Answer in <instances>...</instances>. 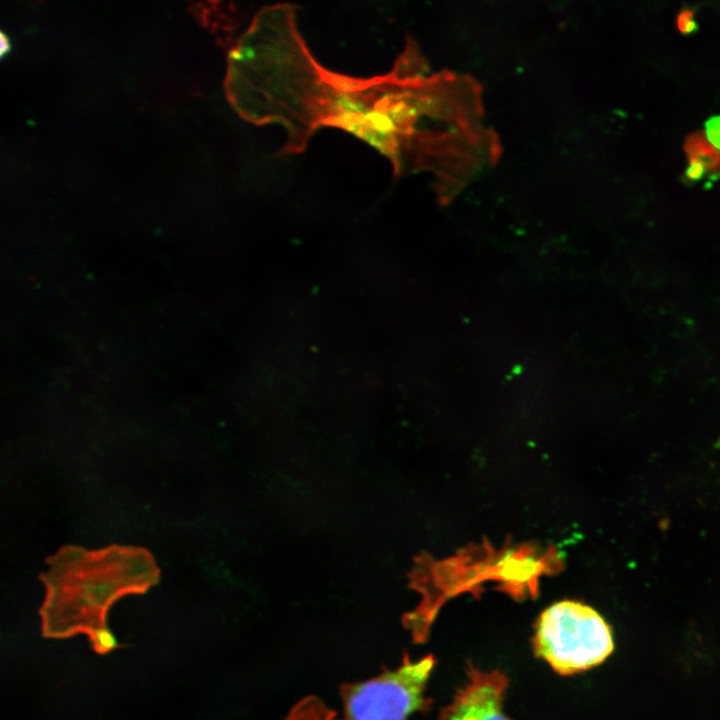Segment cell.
<instances>
[{
	"instance_id": "cell-7",
	"label": "cell",
	"mask_w": 720,
	"mask_h": 720,
	"mask_svg": "<svg viewBox=\"0 0 720 720\" xmlns=\"http://www.w3.org/2000/svg\"><path fill=\"white\" fill-rule=\"evenodd\" d=\"M706 172L704 162L695 156H689V164L685 172V176L689 181L700 180Z\"/></svg>"
},
{
	"instance_id": "cell-2",
	"label": "cell",
	"mask_w": 720,
	"mask_h": 720,
	"mask_svg": "<svg viewBox=\"0 0 720 720\" xmlns=\"http://www.w3.org/2000/svg\"><path fill=\"white\" fill-rule=\"evenodd\" d=\"M535 654L561 675L593 668L614 650L610 626L593 608L580 602L559 601L537 619Z\"/></svg>"
},
{
	"instance_id": "cell-6",
	"label": "cell",
	"mask_w": 720,
	"mask_h": 720,
	"mask_svg": "<svg viewBox=\"0 0 720 720\" xmlns=\"http://www.w3.org/2000/svg\"><path fill=\"white\" fill-rule=\"evenodd\" d=\"M676 26L681 34H690L697 29V23L694 20V11L685 8L679 12L676 18Z\"/></svg>"
},
{
	"instance_id": "cell-1",
	"label": "cell",
	"mask_w": 720,
	"mask_h": 720,
	"mask_svg": "<svg viewBox=\"0 0 720 720\" xmlns=\"http://www.w3.org/2000/svg\"><path fill=\"white\" fill-rule=\"evenodd\" d=\"M47 563L41 575L45 586L39 609L41 635L56 640L88 636L108 626V611L117 600L145 593L160 575L148 551L130 546L100 550L65 546Z\"/></svg>"
},
{
	"instance_id": "cell-9",
	"label": "cell",
	"mask_w": 720,
	"mask_h": 720,
	"mask_svg": "<svg viewBox=\"0 0 720 720\" xmlns=\"http://www.w3.org/2000/svg\"><path fill=\"white\" fill-rule=\"evenodd\" d=\"M9 49V42L3 32H1V55L3 56L5 52Z\"/></svg>"
},
{
	"instance_id": "cell-8",
	"label": "cell",
	"mask_w": 720,
	"mask_h": 720,
	"mask_svg": "<svg viewBox=\"0 0 720 720\" xmlns=\"http://www.w3.org/2000/svg\"><path fill=\"white\" fill-rule=\"evenodd\" d=\"M706 137L716 149L720 150V116L706 122Z\"/></svg>"
},
{
	"instance_id": "cell-4",
	"label": "cell",
	"mask_w": 720,
	"mask_h": 720,
	"mask_svg": "<svg viewBox=\"0 0 720 720\" xmlns=\"http://www.w3.org/2000/svg\"><path fill=\"white\" fill-rule=\"evenodd\" d=\"M507 687L503 672L469 665L465 684L442 710L439 720H510L503 711Z\"/></svg>"
},
{
	"instance_id": "cell-5",
	"label": "cell",
	"mask_w": 720,
	"mask_h": 720,
	"mask_svg": "<svg viewBox=\"0 0 720 720\" xmlns=\"http://www.w3.org/2000/svg\"><path fill=\"white\" fill-rule=\"evenodd\" d=\"M87 637L92 650L99 655L109 654L121 647V644L108 626L93 631Z\"/></svg>"
},
{
	"instance_id": "cell-3",
	"label": "cell",
	"mask_w": 720,
	"mask_h": 720,
	"mask_svg": "<svg viewBox=\"0 0 720 720\" xmlns=\"http://www.w3.org/2000/svg\"><path fill=\"white\" fill-rule=\"evenodd\" d=\"M435 663L433 655L417 661L405 655L395 670L343 685L341 720H408L412 713L426 710L429 705L425 697L426 684ZM318 720H334V713L323 705Z\"/></svg>"
}]
</instances>
